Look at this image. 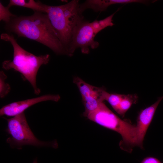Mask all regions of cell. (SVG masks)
<instances>
[{"label": "cell", "instance_id": "obj_1", "mask_svg": "<svg viewBox=\"0 0 163 163\" xmlns=\"http://www.w3.org/2000/svg\"><path fill=\"white\" fill-rule=\"evenodd\" d=\"M5 28L18 37L27 38L43 44L57 55H66L46 13L35 11L30 16L15 15L6 24Z\"/></svg>", "mask_w": 163, "mask_h": 163}, {"label": "cell", "instance_id": "obj_2", "mask_svg": "<svg viewBox=\"0 0 163 163\" xmlns=\"http://www.w3.org/2000/svg\"><path fill=\"white\" fill-rule=\"evenodd\" d=\"M2 40L9 42L13 49L12 60H6L2 64V68L7 70L13 69L20 73L32 86L34 94L38 95L40 90L36 84L37 74L40 67L48 64L50 55L36 56L24 49L18 43L12 34L5 33L1 35Z\"/></svg>", "mask_w": 163, "mask_h": 163}, {"label": "cell", "instance_id": "obj_3", "mask_svg": "<svg viewBox=\"0 0 163 163\" xmlns=\"http://www.w3.org/2000/svg\"><path fill=\"white\" fill-rule=\"evenodd\" d=\"M79 4L78 0H73L60 5H46V13L66 55L74 29L84 19Z\"/></svg>", "mask_w": 163, "mask_h": 163}, {"label": "cell", "instance_id": "obj_4", "mask_svg": "<svg viewBox=\"0 0 163 163\" xmlns=\"http://www.w3.org/2000/svg\"><path fill=\"white\" fill-rule=\"evenodd\" d=\"M89 120L119 133L122 137L119 144L121 149L129 152L137 146L136 125L127 120H122L112 112L103 102L96 111L86 117Z\"/></svg>", "mask_w": 163, "mask_h": 163}, {"label": "cell", "instance_id": "obj_5", "mask_svg": "<svg viewBox=\"0 0 163 163\" xmlns=\"http://www.w3.org/2000/svg\"><path fill=\"white\" fill-rule=\"evenodd\" d=\"M3 118L7 122L6 131L10 136L6 142L11 148L19 149L26 145L53 148L57 147L55 141H42L37 138L29 126L24 112L11 118Z\"/></svg>", "mask_w": 163, "mask_h": 163}, {"label": "cell", "instance_id": "obj_6", "mask_svg": "<svg viewBox=\"0 0 163 163\" xmlns=\"http://www.w3.org/2000/svg\"><path fill=\"white\" fill-rule=\"evenodd\" d=\"M95 34L91 23L84 19L82 20L75 27L67 53V56H72L75 51L80 49L82 53L88 54L90 48L94 49L99 46V43L94 40Z\"/></svg>", "mask_w": 163, "mask_h": 163}, {"label": "cell", "instance_id": "obj_7", "mask_svg": "<svg viewBox=\"0 0 163 163\" xmlns=\"http://www.w3.org/2000/svg\"><path fill=\"white\" fill-rule=\"evenodd\" d=\"M58 94H47L35 98L11 103L3 106L0 110L1 116L14 117L24 112L27 109L39 102L46 101H58Z\"/></svg>", "mask_w": 163, "mask_h": 163}, {"label": "cell", "instance_id": "obj_8", "mask_svg": "<svg viewBox=\"0 0 163 163\" xmlns=\"http://www.w3.org/2000/svg\"><path fill=\"white\" fill-rule=\"evenodd\" d=\"M163 96L151 106L140 111L137 119V145L142 149L143 141L148 129L154 117L156 109Z\"/></svg>", "mask_w": 163, "mask_h": 163}, {"label": "cell", "instance_id": "obj_9", "mask_svg": "<svg viewBox=\"0 0 163 163\" xmlns=\"http://www.w3.org/2000/svg\"><path fill=\"white\" fill-rule=\"evenodd\" d=\"M73 82L78 87L82 99L94 96L100 97L104 101V95L106 91L103 88L92 85L78 77L74 78Z\"/></svg>", "mask_w": 163, "mask_h": 163}, {"label": "cell", "instance_id": "obj_10", "mask_svg": "<svg viewBox=\"0 0 163 163\" xmlns=\"http://www.w3.org/2000/svg\"><path fill=\"white\" fill-rule=\"evenodd\" d=\"M7 6L9 8L12 6H18L31 9L34 11L46 12V5L34 0H10Z\"/></svg>", "mask_w": 163, "mask_h": 163}, {"label": "cell", "instance_id": "obj_11", "mask_svg": "<svg viewBox=\"0 0 163 163\" xmlns=\"http://www.w3.org/2000/svg\"><path fill=\"white\" fill-rule=\"evenodd\" d=\"M82 100L85 107L83 115L85 117L97 110L104 102V101L101 98L94 96Z\"/></svg>", "mask_w": 163, "mask_h": 163}, {"label": "cell", "instance_id": "obj_12", "mask_svg": "<svg viewBox=\"0 0 163 163\" xmlns=\"http://www.w3.org/2000/svg\"><path fill=\"white\" fill-rule=\"evenodd\" d=\"M138 98V96L136 94H124L116 112L124 117L132 104L136 103Z\"/></svg>", "mask_w": 163, "mask_h": 163}, {"label": "cell", "instance_id": "obj_13", "mask_svg": "<svg viewBox=\"0 0 163 163\" xmlns=\"http://www.w3.org/2000/svg\"><path fill=\"white\" fill-rule=\"evenodd\" d=\"M115 13L112 14L103 20H95L91 22V26L96 35L107 27H111L114 24L113 22L112 18Z\"/></svg>", "mask_w": 163, "mask_h": 163}, {"label": "cell", "instance_id": "obj_14", "mask_svg": "<svg viewBox=\"0 0 163 163\" xmlns=\"http://www.w3.org/2000/svg\"><path fill=\"white\" fill-rule=\"evenodd\" d=\"M149 1L144 0H100L99 6L101 10L104 11L106 10L110 5L118 4H126L131 3L137 2L147 5Z\"/></svg>", "mask_w": 163, "mask_h": 163}, {"label": "cell", "instance_id": "obj_15", "mask_svg": "<svg viewBox=\"0 0 163 163\" xmlns=\"http://www.w3.org/2000/svg\"><path fill=\"white\" fill-rule=\"evenodd\" d=\"M123 95L116 93H110L106 91L105 94L104 100L107 101L116 112Z\"/></svg>", "mask_w": 163, "mask_h": 163}, {"label": "cell", "instance_id": "obj_16", "mask_svg": "<svg viewBox=\"0 0 163 163\" xmlns=\"http://www.w3.org/2000/svg\"><path fill=\"white\" fill-rule=\"evenodd\" d=\"M7 76L3 71L0 72V97L2 98L5 97L11 90L9 84L5 82Z\"/></svg>", "mask_w": 163, "mask_h": 163}, {"label": "cell", "instance_id": "obj_17", "mask_svg": "<svg viewBox=\"0 0 163 163\" xmlns=\"http://www.w3.org/2000/svg\"><path fill=\"white\" fill-rule=\"evenodd\" d=\"M8 6H4L0 2V21H3L7 24L9 23L11 18L16 15L11 13Z\"/></svg>", "mask_w": 163, "mask_h": 163}, {"label": "cell", "instance_id": "obj_18", "mask_svg": "<svg viewBox=\"0 0 163 163\" xmlns=\"http://www.w3.org/2000/svg\"><path fill=\"white\" fill-rule=\"evenodd\" d=\"M141 163H162L157 158L152 157H148L144 158Z\"/></svg>", "mask_w": 163, "mask_h": 163}, {"label": "cell", "instance_id": "obj_19", "mask_svg": "<svg viewBox=\"0 0 163 163\" xmlns=\"http://www.w3.org/2000/svg\"><path fill=\"white\" fill-rule=\"evenodd\" d=\"M33 163H37V158L35 159L33 162Z\"/></svg>", "mask_w": 163, "mask_h": 163}]
</instances>
